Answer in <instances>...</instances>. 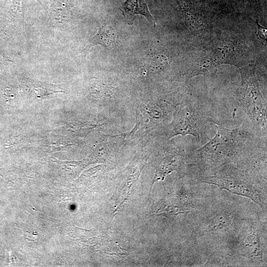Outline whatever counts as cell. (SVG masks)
I'll list each match as a JSON object with an SVG mask.
<instances>
[{
    "instance_id": "6da1fadb",
    "label": "cell",
    "mask_w": 267,
    "mask_h": 267,
    "mask_svg": "<svg viewBox=\"0 0 267 267\" xmlns=\"http://www.w3.org/2000/svg\"><path fill=\"white\" fill-rule=\"evenodd\" d=\"M216 128L214 137L191 155L200 172L211 175L226 164L240 166L254 158L266 156L267 138L241 126L227 128L218 123Z\"/></svg>"
},
{
    "instance_id": "7a4b0ae2",
    "label": "cell",
    "mask_w": 267,
    "mask_h": 267,
    "mask_svg": "<svg viewBox=\"0 0 267 267\" xmlns=\"http://www.w3.org/2000/svg\"><path fill=\"white\" fill-rule=\"evenodd\" d=\"M196 183L217 185L233 194L250 198L263 210L266 209L265 186L255 175L235 164H226L213 175H202L198 177Z\"/></svg>"
},
{
    "instance_id": "3957f363",
    "label": "cell",
    "mask_w": 267,
    "mask_h": 267,
    "mask_svg": "<svg viewBox=\"0 0 267 267\" xmlns=\"http://www.w3.org/2000/svg\"><path fill=\"white\" fill-rule=\"evenodd\" d=\"M217 124L205 105L189 100L175 107L167 135L170 138L178 135H191L203 145L210 140V131Z\"/></svg>"
},
{
    "instance_id": "277c9868",
    "label": "cell",
    "mask_w": 267,
    "mask_h": 267,
    "mask_svg": "<svg viewBox=\"0 0 267 267\" xmlns=\"http://www.w3.org/2000/svg\"><path fill=\"white\" fill-rule=\"evenodd\" d=\"M241 86L237 91L238 106L245 112L259 134L267 138V101L261 93L254 66L240 68Z\"/></svg>"
},
{
    "instance_id": "5b68a950",
    "label": "cell",
    "mask_w": 267,
    "mask_h": 267,
    "mask_svg": "<svg viewBox=\"0 0 267 267\" xmlns=\"http://www.w3.org/2000/svg\"><path fill=\"white\" fill-rule=\"evenodd\" d=\"M156 161V172L151 189L155 181H163L166 176L174 171L177 172L180 177H183L188 173L190 160L185 150L178 147L169 148Z\"/></svg>"
},
{
    "instance_id": "8992f818",
    "label": "cell",
    "mask_w": 267,
    "mask_h": 267,
    "mask_svg": "<svg viewBox=\"0 0 267 267\" xmlns=\"http://www.w3.org/2000/svg\"><path fill=\"white\" fill-rule=\"evenodd\" d=\"M116 41L117 35L115 29L111 25H106L101 26L90 42L93 44H100L108 47Z\"/></svg>"
},
{
    "instance_id": "52a82bcc",
    "label": "cell",
    "mask_w": 267,
    "mask_h": 267,
    "mask_svg": "<svg viewBox=\"0 0 267 267\" xmlns=\"http://www.w3.org/2000/svg\"><path fill=\"white\" fill-rule=\"evenodd\" d=\"M242 244L250 257L262 260L261 244L257 233L254 231L248 233L243 239Z\"/></svg>"
},
{
    "instance_id": "ba28073f",
    "label": "cell",
    "mask_w": 267,
    "mask_h": 267,
    "mask_svg": "<svg viewBox=\"0 0 267 267\" xmlns=\"http://www.w3.org/2000/svg\"><path fill=\"white\" fill-rule=\"evenodd\" d=\"M144 62L143 67L145 72H159L166 67L168 59L163 54H156L149 57Z\"/></svg>"
},
{
    "instance_id": "9c48e42d",
    "label": "cell",
    "mask_w": 267,
    "mask_h": 267,
    "mask_svg": "<svg viewBox=\"0 0 267 267\" xmlns=\"http://www.w3.org/2000/svg\"><path fill=\"white\" fill-rule=\"evenodd\" d=\"M231 223L232 220L229 215L222 214L213 218L208 227L209 231L224 232L230 227Z\"/></svg>"
},
{
    "instance_id": "30bf717a",
    "label": "cell",
    "mask_w": 267,
    "mask_h": 267,
    "mask_svg": "<svg viewBox=\"0 0 267 267\" xmlns=\"http://www.w3.org/2000/svg\"><path fill=\"white\" fill-rule=\"evenodd\" d=\"M258 25V28H259V34H260V37H261L263 39H266L267 38V30L265 29V28H263L262 26Z\"/></svg>"
}]
</instances>
